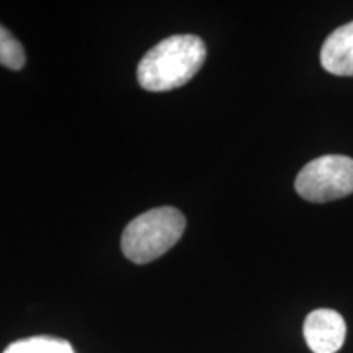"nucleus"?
Instances as JSON below:
<instances>
[{
	"mask_svg": "<svg viewBox=\"0 0 353 353\" xmlns=\"http://www.w3.org/2000/svg\"><path fill=\"white\" fill-rule=\"evenodd\" d=\"M185 226V216L172 206L145 211L136 216L123 231V254L139 265L152 262L180 241Z\"/></svg>",
	"mask_w": 353,
	"mask_h": 353,
	"instance_id": "2",
	"label": "nucleus"
},
{
	"mask_svg": "<svg viewBox=\"0 0 353 353\" xmlns=\"http://www.w3.org/2000/svg\"><path fill=\"white\" fill-rule=\"evenodd\" d=\"M205 41L195 34H174L145 52L138 65L139 85L149 92H169L192 81L205 64Z\"/></svg>",
	"mask_w": 353,
	"mask_h": 353,
	"instance_id": "1",
	"label": "nucleus"
},
{
	"mask_svg": "<svg viewBox=\"0 0 353 353\" xmlns=\"http://www.w3.org/2000/svg\"><path fill=\"white\" fill-rule=\"evenodd\" d=\"M294 188L299 196L312 203L350 195L353 193V159L330 154L307 162L298 174Z\"/></svg>",
	"mask_w": 353,
	"mask_h": 353,
	"instance_id": "3",
	"label": "nucleus"
},
{
	"mask_svg": "<svg viewBox=\"0 0 353 353\" xmlns=\"http://www.w3.org/2000/svg\"><path fill=\"white\" fill-rule=\"evenodd\" d=\"M3 353H76L74 347L68 341L48 335L39 337H30L23 341L13 342L8 345Z\"/></svg>",
	"mask_w": 353,
	"mask_h": 353,
	"instance_id": "6",
	"label": "nucleus"
},
{
	"mask_svg": "<svg viewBox=\"0 0 353 353\" xmlns=\"http://www.w3.org/2000/svg\"><path fill=\"white\" fill-rule=\"evenodd\" d=\"M321 64L334 76L353 77V21L329 34L322 44Z\"/></svg>",
	"mask_w": 353,
	"mask_h": 353,
	"instance_id": "5",
	"label": "nucleus"
},
{
	"mask_svg": "<svg viewBox=\"0 0 353 353\" xmlns=\"http://www.w3.org/2000/svg\"><path fill=\"white\" fill-rule=\"evenodd\" d=\"M303 334L312 353H337L345 342L347 325L334 309H316L304 321Z\"/></svg>",
	"mask_w": 353,
	"mask_h": 353,
	"instance_id": "4",
	"label": "nucleus"
},
{
	"mask_svg": "<svg viewBox=\"0 0 353 353\" xmlns=\"http://www.w3.org/2000/svg\"><path fill=\"white\" fill-rule=\"evenodd\" d=\"M26 56L23 46L13 34L0 25V64L12 70H20L25 65Z\"/></svg>",
	"mask_w": 353,
	"mask_h": 353,
	"instance_id": "7",
	"label": "nucleus"
}]
</instances>
